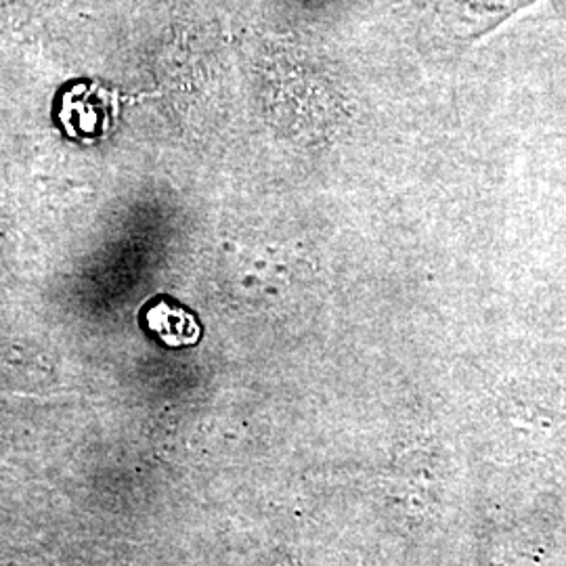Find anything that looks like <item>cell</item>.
Wrapping results in <instances>:
<instances>
[{
  "mask_svg": "<svg viewBox=\"0 0 566 566\" xmlns=\"http://www.w3.org/2000/svg\"><path fill=\"white\" fill-rule=\"evenodd\" d=\"M147 324L170 346L196 344L202 334L196 317L175 304L160 303L149 308Z\"/></svg>",
  "mask_w": 566,
  "mask_h": 566,
  "instance_id": "6da1fadb",
  "label": "cell"
}]
</instances>
